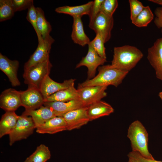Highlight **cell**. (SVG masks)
I'll return each instance as SVG.
<instances>
[{"mask_svg":"<svg viewBox=\"0 0 162 162\" xmlns=\"http://www.w3.org/2000/svg\"><path fill=\"white\" fill-rule=\"evenodd\" d=\"M19 64L17 60H11L0 53V69L7 76L13 87L20 85L17 76Z\"/></svg>","mask_w":162,"mask_h":162,"instance_id":"cell-15","label":"cell"},{"mask_svg":"<svg viewBox=\"0 0 162 162\" xmlns=\"http://www.w3.org/2000/svg\"><path fill=\"white\" fill-rule=\"evenodd\" d=\"M79 99L77 89L74 86V83L65 89L57 92L48 97L45 102H67Z\"/></svg>","mask_w":162,"mask_h":162,"instance_id":"cell-22","label":"cell"},{"mask_svg":"<svg viewBox=\"0 0 162 162\" xmlns=\"http://www.w3.org/2000/svg\"><path fill=\"white\" fill-rule=\"evenodd\" d=\"M22 114L32 117L36 128L44 124L51 118L57 116L51 108L44 106H42L36 110H25Z\"/></svg>","mask_w":162,"mask_h":162,"instance_id":"cell-16","label":"cell"},{"mask_svg":"<svg viewBox=\"0 0 162 162\" xmlns=\"http://www.w3.org/2000/svg\"><path fill=\"white\" fill-rule=\"evenodd\" d=\"M104 0H94L93 1L90 13L88 15L89 22L92 21L100 12L101 4Z\"/></svg>","mask_w":162,"mask_h":162,"instance_id":"cell-33","label":"cell"},{"mask_svg":"<svg viewBox=\"0 0 162 162\" xmlns=\"http://www.w3.org/2000/svg\"><path fill=\"white\" fill-rule=\"evenodd\" d=\"M20 91L22 106L25 110H36L44 105V98L39 89L28 87L26 90Z\"/></svg>","mask_w":162,"mask_h":162,"instance_id":"cell-9","label":"cell"},{"mask_svg":"<svg viewBox=\"0 0 162 162\" xmlns=\"http://www.w3.org/2000/svg\"><path fill=\"white\" fill-rule=\"evenodd\" d=\"M75 79H71L64 80L62 83H59L53 80L47 76L43 80L40 88V91L46 99L51 95L61 90L67 88L74 83Z\"/></svg>","mask_w":162,"mask_h":162,"instance_id":"cell-14","label":"cell"},{"mask_svg":"<svg viewBox=\"0 0 162 162\" xmlns=\"http://www.w3.org/2000/svg\"><path fill=\"white\" fill-rule=\"evenodd\" d=\"M155 17L154 22L156 26L160 29L162 34V7L157 8L154 11Z\"/></svg>","mask_w":162,"mask_h":162,"instance_id":"cell-34","label":"cell"},{"mask_svg":"<svg viewBox=\"0 0 162 162\" xmlns=\"http://www.w3.org/2000/svg\"><path fill=\"white\" fill-rule=\"evenodd\" d=\"M113 25V16H109L100 11L92 21L89 22V27L96 34H98L102 37L105 43L111 38Z\"/></svg>","mask_w":162,"mask_h":162,"instance_id":"cell-6","label":"cell"},{"mask_svg":"<svg viewBox=\"0 0 162 162\" xmlns=\"http://www.w3.org/2000/svg\"><path fill=\"white\" fill-rule=\"evenodd\" d=\"M37 15V25L38 31L43 40L49 36L52 30V27L46 20L44 11L40 8H36Z\"/></svg>","mask_w":162,"mask_h":162,"instance_id":"cell-24","label":"cell"},{"mask_svg":"<svg viewBox=\"0 0 162 162\" xmlns=\"http://www.w3.org/2000/svg\"><path fill=\"white\" fill-rule=\"evenodd\" d=\"M88 45V49L86 55L82 58L80 62L76 65V68H79L82 66L87 67L88 68L87 79H91L95 76L98 67L103 65L106 62V60L99 56L90 44Z\"/></svg>","mask_w":162,"mask_h":162,"instance_id":"cell-8","label":"cell"},{"mask_svg":"<svg viewBox=\"0 0 162 162\" xmlns=\"http://www.w3.org/2000/svg\"><path fill=\"white\" fill-rule=\"evenodd\" d=\"M54 39L50 35L44 40L43 42L38 44V46L28 60L25 63L24 69L27 68L36 64L49 58L51 46Z\"/></svg>","mask_w":162,"mask_h":162,"instance_id":"cell-10","label":"cell"},{"mask_svg":"<svg viewBox=\"0 0 162 162\" xmlns=\"http://www.w3.org/2000/svg\"><path fill=\"white\" fill-rule=\"evenodd\" d=\"M148 1L162 6V0H149Z\"/></svg>","mask_w":162,"mask_h":162,"instance_id":"cell-36","label":"cell"},{"mask_svg":"<svg viewBox=\"0 0 162 162\" xmlns=\"http://www.w3.org/2000/svg\"><path fill=\"white\" fill-rule=\"evenodd\" d=\"M104 43L102 37L99 34H97L94 38L90 41L89 44L99 56L104 59H106Z\"/></svg>","mask_w":162,"mask_h":162,"instance_id":"cell-29","label":"cell"},{"mask_svg":"<svg viewBox=\"0 0 162 162\" xmlns=\"http://www.w3.org/2000/svg\"><path fill=\"white\" fill-rule=\"evenodd\" d=\"M93 1L84 4L76 6H65L56 8L55 11L58 13L69 15L73 17H82L84 15H89Z\"/></svg>","mask_w":162,"mask_h":162,"instance_id":"cell-21","label":"cell"},{"mask_svg":"<svg viewBox=\"0 0 162 162\" xmlns=\"http://www.w3.org/2000/svg\"><path fill=\"white\" fill-rule=\"evenodd\" d=\"M127 136L130 141L132 151L139 153L145 158L154 159L148 150V133L140 121L136 120L130 125Z\"/></svg>","mask_w":162,"mask_h":162,"instance_id":"cell-3","label":"cell"},{"mask_svg":"<svg viewBox=\"0 0 162 162\" xmlns=\"http://www.w3.org/2000/svg\"><path fill=\"white\" fill-rule=\"evenodd\" d=\"M19 116L15 111H6L0 121V137L9 134L15 127Z\"/></svg>","mask_w":162,"mask_h":162,"instance_id":"cell-23","label":"cell"},{"mask_svg":"<svg viewBox=\"0 0 162 162\" xmlns=\"http://www.w3.org/2000/svg\"><path fill=\"white\" fill-rule=\"evenodd\" d=\"M129 158H132L136 159L140 162H162L161 161H158L154 159H152L145 158L139 153L132 151L128 154Z\"/></svg>","mask_w":162,"mask_h":162,"instance_id":"cell-35","label":"cell"},{"mask_svg":"<svg viewBox=\"0 0 162 162\" xmlns=\"http://www.w3.org/2000/svg\"><path fill=\"white\" fill-rule=\"evenodd\" d=\"M87 107L77 109L63 116L67 124V130L79 128L90 121L87 114Z\"/></svg>","mask_w":162,"mask_h":162,"instance_id":"cell-11","label":"cell"},{"mask_svg":"<svg viewBox=\"0 0 162 162\" xmlns=\"http://www.w3.org/2000/svg\"><path fill=\"white\" fill-rule=\"evenodd\" d=\"M98 73L93 78L87 79L78 87L106 86L111 85L116 87L121 84L128 73L115 68L111 64L100 66Z\"/></svg>","mask_w":162,"mask_h":162,"instance_id":"cell-2","label":"cell"},{"mask_svg":"<svg viewBox=\"0 0 162 162\" xmlns=\"http://www.w3.org/2000/svg\"><path fill=\"white\" fill-rule=\"evenodd\" d=\"M22 106L20 91L9 88L3 91L0 96V107L6 111H15Z\"/></svg>","mask_w":162,"mask_h":162,"instance_id":"cell-13","label":"cell"},{"mask_svg":"<svg viewBox=\"0 0 162 162\" xmlns=\"http://www.w3.org/2000/svg\"><path fill=\"white\" fill-rule=\"evenodd\" d=\"M143 56L141 51L135 46L125 45L115 47L111 65L115 68L128 73Z\"/></svg>","mask_w":162,"mask_h":162,"instance_id":"cell-1","label":"cell"},{"mask_svg":"<svg viewBox=\"0 0 162 162\" xmlns=\"http://www.w3.org/2000/svg\"><path fill=\"white\" fill-rule=\"evenodd\" d=\"M114 110L109 104L100 100L87 107V113L90 121L109 115Z\"/></svg>","mask_w":162,"mask_h":162,"instance_id":"cell-19","label":"cell"},{"mask_svg":"<svg viewBox=\"0 0 162 162\" xmlns=\"http://www.w3.org/2000/svg\"><path fill=\"white\" fill-rule=\"evenodd\" d=\"M67 130V124L64 118L56 116L37 128L36 131L39 134H53Z\"/></svg>","mask_w":162,"mask_h":162,"instance_id":"cell-17","label":"cell"},{"mask_svg":"<svg viewBox=\"0 0 162 162\" xmlns=\"http://www.w3.org/2000/svg\"><path fill=\"white\" fill-rule=\"evenodd\" d=\"M44 106L51 108L58 116H62L65 113L73 110L84 107L79 99L67 102H45Z\"/></svg>","mask_w":162,"mask_h":162,"instance_id":"cell-18","label":"cell"},{"mask_svg":"<svg viewBox=\"0 0 162 162\" xmlns=\"http://www.w3.org/2000/svg\"><path fill=\"white\" fill-rule=\"evenodd\" d=\"M129 2L130 10V19L132 21L141 13L145 6L137 0H129Z\"/></svg>","mask_w":162,"mask_h":162,"instance_id":"cell-31","label":"cell"},{"mask_svg":"<svg viewBox=\"0 0 162 162\" xmlns=\"http://www.w3.org/2000/svg\"><path fill=\"white\" fill-rule=\"evenodd\" d=\"M52 67L50 59L34 64L24 69L23 77L24 82L28 87H33L39 89L43 80L49 75Z\"/></svg>","mask_w":162,"mask_h":162,"instance_id":"cell-4","label":"cell"},{"mask_svg":"<svg viewBox=\"0 0 162 162\" xmlns=\"http://www.w3.org/2000/svg\"><path fill=\"white\" fill-rule=\"evenodd\" d=\"M15 12L11 0H0V21L2 22L10 19Z\"/></svg>","mask_w":162,"mask_h":162,"instance_id":"cell-27","label":"cell"},{"mask_svg":"<svg viewBox=\"0 0 162 162\" xmlns=\"http://www.w3.org/2000/svg\"><path fill=\"white\" fill-rule=\"evenodd\" d=\"M23 162H33L30 158L28 157L27 158L26 160Z\"/></svg>","mask_w":162,"mask_h":162,"instance_id":"cell-38","label":"cell"},{"mask_svg":"<svg viewBox=\"0 0 162 162\" xmlns=\"http://www.w3.org/2000/svg\"><path fill=\"white\" fill-rule=\"evenodd\" d=\"M107 87L106 86L78 87L79 99L84 107H88L106 96L105 91Z\"/></svg>","mask_w":162,"mask_h":162,"instance_id":"cell-7","label":"cell"},{"mask_svg":"<svg viewBox=\"0 0 162 162\" xmlns=\"http://www.w3.org/2000/svg\"><path fill=\"white\" fill-rule=\"evenodd\" d=\"M147 59L157 78L162 81V38L157 39L148 50Z\"/></svg>","mask_w":162,"mask_h":162,"instance_id":"cell-12","label":"cell"},{"mask_svg":"<svg viewBox=\"0 0 162 162\" xmlns=\"http://www.w3.org/2000/svg\"><path fill=\"white\" fill-rule=\"evenodd\" d=\"M11 2L15 12L28 9L33 3L32 0H11Z\"/></svg>","mask_w":162,"mask_h":162,"instance_id":"cell-32","label":"cell"},{"mask_svg":"<svg viewBox=\"0 0 162 162\" xmlns=\"http://www.w3.org/2000/svg\"><path fill=\"white\" fill-rule=\"evenodd\" d=\"M118 5L117 0H104L101 4L100 11L109 16H113Z\"/></svg>","mask_w":162,"mask_h":162,"instance_id":"cell-30","label":"cell"},{"mask_svg":"<svg viewBox=\"0 0 162 162\" xmlns=\"http://www.w3.org/2000/svg\"><path fill=\"white\" fill-rule=\"evenodd\" d=\"M35 128L31 117L23 114L19 116L15 127L9 134L10 145L11 146L17 141L27 138L33 134Z\"/></svg>","mask_w":162,"mask_h":162,"instance_id":"cell-5","label":"cell"},{"mask_svg":"<svg viewBox=\"0 0 162 162\" xmlns=\"http://www.w3.org/2000/svg\"><path fill=\"white\" fill-rule=\"evenodd\" d=\"M50 152L48 147L41 144L28 157L33 162H46L51 158Z\"/></svg>","mask_w":162,"mask_h":162,"instance_id":"cell-26","label":"cell"},{"mask_svg":"<svg viewBox=\"0 0 162 162\" xmlns=\"http://www.w3.org/2000/svg\"><path fill=\"white\" fill-rule=\"evenodd\" d=\"M73 18L72 30L71 35L72 40L74 43L82 46L88 45L91 41L84 32L81 17Z\"/></svg>","mask_w":162,"mask_h":162,"instance_id":"cell-20","label":"cell"},{"mask_svg":"<svg viewBox=\"0 0 162 162\" xmlns=\"http://www.w3.org/2000/svg\"><path fill=\"white\" fill-rule=\"evenodd\" d=\"M128 162H140L136 159L132 158H129V160Z\"/></svg>","mask_w":162,"mask_h":162,"instance_id":"cell-37","label":"cell"},{"mask_svg":"<svg viewBox=\"0 0 162 162\" xmlns=\"http://www.w3.org/2000/svg\"><path fill=\"white\" fill-rule=\"evenodd\" d=\"M154 14L148 6L144 9L132 23L136 26L140 28L147 26L154 19Z\"/></svg>","mask_w":162,"mask_h":162,"instance_id":"cell-25","label":"cell"},{"mask_svg":"<svg viewBox=\"0 0 162 162\" xmlns=\"http://www.w3.org/2000/svg\"><path fill=\"white\" fill-rule=\"evenodd\" d=\"M158 96L161 99L162 101V92H160L159 93Z\"/></svg>","mask_w":162,"mask_h":162,"instance_id":"cell-39","label":"cell"},{"mask_svg":"<svg viewBox=\"0 0 162 162\" xmlns=\"http://www.w3.org/2000/svg\"><path fill=\"white\" fill-rule=\"evenodd\" d=\"M27 20L32 24L37 34L38 44L43 42L44 40L38 31L37 25V15L35 8L33 3L28 9V11L26 16Z\"/></svg>","mask_w":162,"mask_h":162,"instance_id":"cell-28","label":"cell"}]
</instances>
